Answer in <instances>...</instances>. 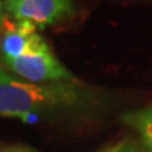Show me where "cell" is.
Here are the masks:
<instances>
[{
	"instance_id": "obj_1",
	"label": "cell",
	"mask_w": 152,
	"mask_h": 152,
	"mask_svg": "<svg viewBox=\"0 0 152 152\" xmlns=\"http://www.w3.org/2000/svg\"><path fill=\"white\" fill-rule=\"evenodd\" d=\"M94 99L91 89L76 81L29 83L0 66V115L29 123L42 115L89 105Z\"/></svg>"
},
{
	"instance_id": "obj_2",
	"label": "cell",
	"mask_w": 152,
	"mask_h": 152,
	"mask_svg": "<svg viewBox=\"0 0 152 152\" xmlns=\"http://www.w3.org/2000/svg\"><path fill=\"white\" fill-rule=\"evenodd\" d=\"M13 74L29 83L74 81V76L57 60L47 42L37 32L28 37L18 55L1 58Z\"/></svg>"
},
{
	"instance_id": "obj_3",
	"label": "cell",
	"mask_w": 152,
	"mask_h": 152,
	"mask_svg": "<svg viewBox=\"0 0 152 152\" xmlns=\"http://www.w3.org/2000/svg\"><path fill=\"white\" fill-rule=\"evenodd\" d=\"M3 8L15 20H28L36 27L57 23L74 10L71 0H4Z\"/></svg>"
},
{
	"instance_id": "obj_4",
	"label": "cell",
	"mask_w": 152,
	"mask_h": 152,
	"mask_svg": "<svg viewBox=\"0 0 152 152\" xmlns=\"http://www.w3.org/2000/svg\"><path fill=\"white\" fill-rule=\"evenodd\" d=\"M122 122L131 126L140 133L143 143L152 151V105L122 115Z\"/></svg>"
},
{
	"instance_id": "obj_5",
	"label": "cell",
	"mask_w": 152,
	"mask_h": 152,
	"mask_svg": "<svg viewBox=\"0 0 152 152\" xmlns=\"http://www.w3.org/2000/svg\"><path fill=\"white\" fill-rule=\"evenodd\" d=\"M0 152H36V150L26 145H9L0 147Z\"/></svg>"
},
{
	"instance_id": "obj_6",
	"label": "cell",
	"mask_w": 152,
	"mask_h": 152,
	"mask_svg": "<svg viewBox=\"0 0 152 152\" xmlns=\"http://www.w3.org/2000/svg\"><path fill=\"white\" fill-rule=\"evenodd\" d=\"M123 148H124V142H119L118 145L113 146L105 151H102V152H121V151H123Z\"/></svg>"
}]
</instances>
